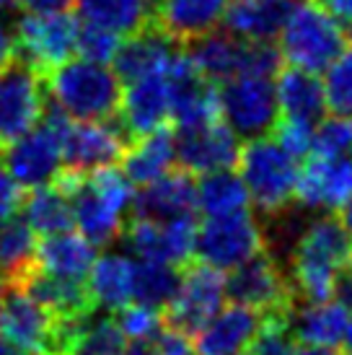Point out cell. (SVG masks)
I'll list each match as a JSON object with an SVG mask.
<instances>
[{"mask_svg": "<svg viewBox=\"0 0 352 355\" xmlns=\"http://www.w3.org/2000/svg\"><path fill=\"white\" fill-rule=\"evenodd\" d=\"M132 267H135V259H130L127 254H114V252L94 259L86 283L96 306L114 314L132 304Z\"/></svg>", "mask_w": 352, "mask_h": 355, "instance_id": "obj_26", "label": "cell"}, {"mask_svg": "<svg viewBox=\"0 0 352 355\" xmlns=\"http://www.w3.org/2000/svg\"><path fill=\"white\" fill-rule=\"evenodd\" d=\"M272 132H274L277 146H280L285 153H290L295 161H298V158H306L311 153L313 125H303V122H295V119L277 117Z\"/></svg>", "mask_w": 352, "mask_h": 355, "instance_id": "obj_39", "label": "cell"}, {"mask_svg": "<svg viewBox=\"0 0 352 355\" xmlns=\"http://www.w3.org/2000/svg\"><path fill=\"white\" fill-rule=\"evenodd\" d=\"M13 55H16V50H13V34H10V29L0 26V68H3Z\"/></svg>", "mask_w": 352, "mask_h": 355, "instance_id": "obj_44", "label": "cell"}, {"mask_svg": "<svg viewBox=\"0 0 352 355\" xmlns=\"http://www.w3.org/2000/svg\"><path fill=\"white\" fill-rule=\"evenodd\" d=\"M322 86H324L326 109L332 114L352 117V44L350 42L326 65V76H324Z\"/></svg>", "mask_w": 352, "mask_h": 355, "instance_id": "obj_35", "label": "cell"}, {"mask_svg": "<svg viewBox=\"0 0 352 355\" xmlns=\"http://www.w3.org/2000/svg\"><path fill=\"white\" fill-rule=\"evenodd\" d=\"M119 125L125 128L130 140L146 135L150 130L171 125V91L168 78L164 76H148L122 86L117 109Z\"/></svg>", "mask_w": 352, "mask_h": 355, "instance_id": "obj_15", "label": "cell"}, {"mask_svg": "<svg viewBox=\"0 0 352 355\" xmlns=\"http://www.w3.org/2000/svg\"><path fill=\"white\" fill-rule=\"evenodd\" d=\"M274 96H277V112L285 119L316 128V122L326 114L324 86L316 73L285 65L274 73Z\"/></svg>", "mask_w": 352, "mask_h": 355, "instance_id": "obj_22", "label": "cell"}, {"mask_svg": "<svg viewBox=\"0 0 352 355\" xmlns=\"http://www.w3.org/2000/svg\"><path fill=\"white\" fill-rule=\"evenodd\" d=\"M49 99L70 119H112L119 109L122 83L114 70L91 60H65L44 76Z\"/></svg>", "mask_w": 352, "mask_h": 355, "instance_id": "obj_2", "label": "cell"}, {"mask_svg": "<svg viewBox=\"0 0 352 355\" xmlns=\"http://www.w3.org/2000/svg\"><path fill=\"white\" fill-rule=\"evenodd\" d=\"M55 329L58 316L21 288L6 286L0 298V340L26 355H55Z\"/></svg>", "mask_w": 352, "mask_h": 355, "instance_id": "obj_12", "label": "cell"}, {"mask_svg": "<svg viewBox=\"0 0 352 355\" xmlns=\"http://www.w3.org/2000/svg\"><path fill=\"white\" fill-rule=\"evenodd\" d=\"M3 291H6V286H3V277H0V298H3Z\"/></svg>", "mask_w": 352, "mask_h": 355, "instance_id": "obj_49", "label": "cell"}, {"mask_svg": "<svg viewBox=\"0 0 352 355\" xmlns=\"http://www.w3.org/2000/svg\"><path fill=\"white\" fill-rule=\"evenodd\" d=\"M340 220H342L344 228H347V231L352 234V198L347 200L342 207H340Z\"/></svg>", "mask_w": 352, "mask_h": 355, "instance_id": "obj_47", "label": "cell"}, {"mask_svg": "<svg viewBox=\"0 0 352 355\" xmlns=\"http://www.w3.org/2000/svg\"><path fill=\"white\" fill-rule=\"evenodd\" d=\"M86 24L130 37L150 21V0H73Z\"/></svg>", "mask_w": 352, "mask_h": 355, "instance_id": "obj_31", "label": "cell"}, {"mask_svg": "<svg viewBox=\"0 0 352 355\" xmlns=\"http://www.w3.org/2000/svg\"><path fill=\"white\" fill-rule=\"evenodd\" d=\"M277 42L285 65L319 76L344 50L350 37L342 24L316 0H293Z\"/></svg>", "mask_w": 352, "mask_h": 355, "instance_id": "obj_3", "label": "cell"}, {"mask_svg": "<svg viewBox=\"0 0 352 355\" xmlns=\"http://www.w3.org/2000/svg\"><path fill=\"white\" fill-rule=\"evenodd\" d=\"M352 270V234L340 216L311 220L290 252V286L295 301L313 304L337 296L342 277Z\"/></svg>", "mask_w": 352, "mask_h": 355, "instance_id": "obj_1", "label": "cell"}, {"mask_svg": "<svg viewBox=\"0 0 352 355\" xmlns=\"http://www.w3.org/2000/svg\"><path fill=\"white\" fill-rule=\"evenodd\" d=\"M326 13H332L342 26H352V0H316Z\"/></svg>", "mask_w": 352, "mask_h": 355, "instance_id": "obj_42", "label": "cell"}, {"mask_svg": "<svg viewBox=\"0 0 352 355\" xmlns=\"http://www.w3.org/2000/svg\"><path fill=\"white\" fill-rule=\"evenodd\" d=\"M21 213L26 223L34 228L37 236H52L62 231H73V210L65 189H60L55 182L42 187L26 189Z\"/></svg>", "mask_w": 352, "mask_h": 355, "instance_id": "obj_29", "label": "cell"}, {"mask_svg": "<svg viewBox=\"0 0 352 355\" xmlns=\"http://www.w3.org/2000/svg\"><path fill=\"white\" fill-rule=\"evenodd\" d=\"M78 19L70 10L55 13H24L13 24V50L29 65L47 76L52 68L62 65L76 55L78 40Z\"/></svg>", "mask_w": 352, "mask_h": 355, "instance_id": "obj_7", "label": "cell"}, {"mask_svg": "<svg viewBox=\"0 0 352 355\" xmlns=\"http://www.w3.org/2000/svg\"><path fill=\"white\" fill-rule=\"evenodd\" d=\"M195 184L197 177H192L184 168H168L166 174L143 184L140 192L132 198V216L148 218L166 223L182 216H195Z\"/></svg>", "mask_w": 352, "mask_h": 355, "instance_id": "obj_17", "label": "cell"}, {"mask_svg": "<svg viewBox=\"0 0 352 355\" xmlns=\"http://www.w3.org/2000/svg\"><path fill=\"white\" fill-rule=\"evenodd\" d=\"M352 150V117L332 114L322 117L313 128L311 153L319 156H347Z\"/></svg>", "mask_w": 352, "mask_h": 355, "instance_id": "obj_36", "label": "cell"}, {"mask_svg": "<svg viewBox=\"0 0 352 355\" xmlns=\"http://www.w3.org/2000/svg\"><path fill=\"white\" fill-rule=\"evenodd\" d=\"M290 355H340L337 347H319V345H295Z\"/></svg>", "mask_w": 352, "mask_h": 355, "instance_id": "obj_45", "label": "cell"}, {"mask_svg": "<svg viewBox=\"0 0 352 355\" xmlns=\"http://www.w3.org/2000/svg\"><path fill=\"white\" fill-rule=\"evenodd\" d=\"M342 355H352V306H350V316H347V327H344V335H342Z\"/></svg>", "mask_w": 352, "mask_h": 355, "instance_id": "obj_46", "label": "cell"}, {"mask_svg": "<svg viewBox=\"0 0 352 355\" xmlns=\"http://www.w3.org/2000/svg\"><path fill=\"white\" fill-rule=\"evenodd\" d=\"M352 198V158L308 153L298 168L295 202L324 213H340Z\"/></svg>", "mask_w": 352, "mask_h": 355, "instance_id": "obj_14", "label": "cell"}, {"mask_svg": "<svg viewBox=\"0 0 352 355\" xmlns=\"http://www.w3.org/2000/svg\"><path fill=\"white\" fill-rule=\"evenodd\" d=\"M114 319H117L119 329L125 332L127 340L137 343V340H153L156 332L164 324V316L158 309H150V306L143 304H127L125 309L114 311Z\"/></svg>", "mask_w": 352, "mask_h": 355, "instance_id": "obj_37", "label": "cell"}, {"mask_svg": "<svg viewBox=\"0 0 352 355\" xmlns=\"http://www.w3.org/2000/svg\"><path fill=\"white\" fill-rule=\"evenodd\" d=\"M350 277H352V270H350Z\"/></svg>", "mask_w": 352, "mask_h": 355, "instance_id": "obj_50", "label": "cell"}, {"mask_svg": "<svg viewBox=\"0 0 352 355\" xmlns=\"http://www.w3.org/2000/svg\"><path fill=\"white\" fill-rule=\"evenodd\" d=\"M267 247L262 226L249 210H238L231 216L205 218L197 223L195 259L223 272L244 265L246 259L256 257Z\"/></svg>", "mask_w": 352, "mask_h": 355, "instance_id": "obj_6", "label": "cell"}, {"mask_svg": "<svg viewBox=\"0 0 352 355\" xmlns=\"http://www.w3.org/2000/svg\"><path fill=\"white\" fill-rule=\"evenodd\" d=\"M94 259H96V247L73 231L39 236L37 241V267L52 275L86 280Z\"/></svg>", "mask_w": 352, "mask_h": 355, "instance_id": "obj_25", "label": "cell"}, {"mask_svg": "<svg viewBox=\"0 0 352 355\" xmlns=\"http://www.w3.org/2000/svg\"><path fill=\"white\" fill-rule=\"evenodd\" d=\"M119 42H122V37L114 34V31L94 26V24H83V26H78L76 52H80V58L83 60L109 65L112 58H114V52H117Z\"/></svg>", "mask_w": 352, "mask_h": 355, "instance_id": "obj_38", "label": "cell"}, {"mask_svg": "<svg viewBox=\"0 0 352 355\" xmlns=\"http://www.w3.org/2000/svg\"><path fill=\"white\" fill-rule=\"evenodd\" d=\"M127 337L119 329L114 314L96 316V311L83 319V324L73 332L62 355H125Z\"/></svg>", "mask_w": 352, "mask_h": 355, "instance_id": "obj_32", "label": "cell"}, {"mask_svg": "<svg viewBox=\"0 0 352 355\" xmlns=\"http://www.w3.org/2000/svg\"><path fill=\"white\" fill-rule=\"evenodd\" d=\"M24 8L21 0H0V13H10V10H19Z\"/></svg>", "mask_w": 352, "mask_h": 355, "instance_id": "obj_48", "label": "cell"}, {"mask_svg": "<svg viewBox=\"0 0 352 355\" xmlns=\"http://www.w3.org/2000/svg\"><path fill=\"white\" fill-rule=\"evenodd\" d=\"M262 314L241 304L223 306L195 335L197 355H244Z\"/></svg>", "mask_w": 352, "mask_h": 355, "instance_id": "obj_20", "label": "cell"}, {"mask_svg": "<svg viewBox=\"0 0 352 355\" xmlns=\"http://www.w3.org/2000/svg\"><path fill=\"white\" fill-rule=\"evenodd\" d=\"M44 104V76L24 58L13 55L0 68V148L26 135L42 119Z\"/></svg>", "mask_w": 352, "mask_h": 355, "instance_id": "obj_9", "label": "cell"}, {"mask_svg": "<svg viewBox=\"0 0 352 355\" xmlns=\"http://www.w3.org/2000/svg\"><path fill=\"white\" fill-rule=\"evenodd\" d=\"M186 52L200 70V76L213 83H223L225 78L236 76L241 70V60H244V40H236L228 31L218 34L210 31L200 40L189 42Z\"/></svg>", "mask_w": 352, "mask_h": 355, "instance_id": "obj_28", "label": "cell"}, {"mask_svg": "<svg viewBox=\"0 0 352 355\" xmlns=\"http://www.w3.org/2000/svg\"><path fill=\"white\" fill-rule=\"evenodd\" d=\"M127 146L130 138L119 125L117 114L112 119H94L78 125L70 122L62 135V168L86 177L96 168L117 166Z\"/></svg>", "mask_w": 352, "mask_h": 355, "instance_id": "obj_11", "label": "cell"}, {"mask_svg": "<svg viewBox=\"0 0 352 355\" xmlns=\"http://www.w3.org/2000/svg\"><path fill=\"white\" fill-rule=\"evenodd\" d=\"M228 0H150V24L174 44L215 31L223 21Z\"/></svg>", "mask_w": 352, "mask_h": 355, "instance_id": "obj_16", "label": "cell"}, {"mask_svg": "<svg viewBox=\"0 0 352 355\" xmlns=\"http://www.w3.org/2000/svg\"><path fill=\"white\" fill-rule=\"evenodd\" d=\"M156 347V355H197L195 350V337L176 329L171 324H161V329L156 332V337L150 340Z\"/></svg>", "mask_w": 352, "mask_h": 355, "instance_id": "obj_40", "label": "cell"}, {"mask_svg": "<svg viewBox=\"0 0 352 355\" xmlns=\"http://www.w3.org/2000/svg\"><path fill=\"white\" fill-rule=\"evenodd\" d=\"M350 316V304L342 298H326L303 304L301 309H290V329L298 345L337 347L342 343L344 327Z\"/></svg>", "mask_w": 352, "mask_h": 355, "instance_id": "obj_23", "label": "cell"}, {"mask_svg": "<svg viewBox=\"0 0 352 355\" xmlns=\"http://www.w3.org/2000/svg\"><path fill=\"white\" fill-rule=\"evenodd\" d=\"M220 119L238 138L270 135L280 117L274 96V76L264 73H236L218 83Z\"/></svg>", "mask_w": 352, "mask_h": 355, "instance_id": "obj_5", "label": "cell"}, {"mask_svg": "<svg viewBox=\"0 0 352 355\" xmlns=\"http://www.w3.org/2000/svg\"><path fill=\"white\" fill-rule=\"evenodd\" d=\"M24 195H26V189L10 177V171L0 161V220H8L16 213H21Z\"/></svg>", "mask_w": 352, "mask_h": 355, "instance_id": "obj_41", "label": "cell"}, {"mask_svg": "<svg viewBox=\"0 0 352 355\" xmlns=\"http://www.w3.org/2000/svg\"><path fill=\"white\" fill-rule=\"evenodd\" d=\"M179 286V267L166 262L135 259L132 267V301L164 311Z\"/></svg>", "mask_w": 352, "mask_h": 355, "instance_id": "obj_33", "label": "cell"}, {"mask_svg": "<svg viewBox=\"0 0 352 355\" xmlns=\"http://www.w3.org/2000/svg\"><path fill=\"white\" fill-rule=\"evenodd\" d=\"M37 241L39 236L16 213L8 220H0V277L3 286H19L24 275L37 265Z\"/></svg>", "mask_w": 352, "mask_h": 355, "instance_id": "obj_27", "label": "cell"}, {"mask_svg": "<svg viewBox=\"0 0 352 355\" xmlns=\"http://www.w3.org/2000/svg\"><path fill=\"white\" fill-rule=\"evenodd\" d=\"M225 272L192 259L179 272L176 293L164 306V322L195 337L225 306Z\"/></svg>", "mask_w": 352, "mask_h": 355, "instance_id": "obj_8", "label": "cell"}, {"mask_svg": "<svg viewBox=\"0 0 352 355\" xmlns=\"http://www.w3.org/2000/svg\"><path fill=\"white\" fill-rule=\"evenodd\" d=\"M176 166L174 153V128L164 125L158 130H150L140 138L130 140V146L122 153L119 168L125 171V177L135 184L143 187L148 182L166 174L168 168Z\"/></svg>", "mask_w": 352, "mask_h": 355, "instance_id": "obj_24", "label": "cell"}, {"mask_svg": "<svg viewBox=\"0 0 352 355\" xmlns=\"http://www.w3.org/2000/svg\"><path fill=\"white\" fill-rule=\"evenodd\" d=\"M21 6L31 13H55V10H68L73 0H21Z\"/></svg>", "mask_w": 352, "mask_h": 355, "instance_id": "obj_43", "label": "cell"}, {"mask_svg": "<svg viewBox=\"0 0 352 355\" xmlns=\"http://www.w3.org/2000/svg\"><path fill=\"white\" fill-rule=\"evenodd\" d=\"M195 205L205 218L231 216L238 210H249V192L234 168H220L197 177Z\"/></svg>", "mask_w": 352, "mask_h": 355, "instance_id": "obj_30", "label": "cell"}, {"mask_svg": "<svg viewBox=\"0 0 352 355\" xmlns=\"http://www.w3.org/2000/svg\"><path fill=\"white\" fill-rule=\"evenodd\" d=\"M225 296L234 304L254 309L256 314L290 311L298 304L283 265L264 252L231 270L225 277Z\"/></svg>", "mask_w": 352, "mask_h": 355, "instance_id": "obj_10", "label": "cell"}, {"mask_svg": "<svg viewBox=\"0 0 352 355\" xmlns=\"http://www.w3.org/2000/svg\"><path fill=\"white\" fill-rule=\"evenodd\" d=\"M295 345L298 343L290 329V311H272L262 314L244 355H290Z\"/></svg>", "mask_w": 352, "mask_h": 355, "instance_id": "obj_34", "label": "cell"}, {"mask_svg": "<svg viewBox=\"0 0 352 355\" xmlns=\"http://www.w3.org/2000/svg\"><path fill=\"white\" fill-rule=\"evenodd\" d=\"M10 288V286H8ZM29 298H34L39 306H44L49 314L68 316V319H80V316H91L98 306L88 291L86 280H70V277L52 275L42 267H31L24 275L19 286Z\"/></svg>", "mask_w": 352, "mask_h": 355, "instance_id": "obj_19", "label": "cell"}, {"mask_svg": "<svg viewBox=\"0 0 352 355\" xmlns=\"http://www.w3.org/2000/svg\"><path fill=\"white\" fill-rule=\"evenodd\" d=\"M293 0H234L225 6V31L244 42H277Z\"/></svg>", "mask_w": 352, "mask_h": 355, "instance_id": "obj_21", "label": "cell"}, {"mask_svg": "<svg viewBox=\"0 0 352 355\" xmlns=\"http://www.w3.org/2000/svg\"><path fill=\"white\" fill-rule=\"evenodd\" d=\"M238 148H241V138L223 119L197 125V128L174 130L176 166L189 171L192 177L234 168Z\"/></svg>", "mask_w": 352, "mask_h": 355, "instance_id": "obj_13", "label": "cell"}, {"mask_svg": "<svg viewBox=\"0 0 352 355\" xmlns=\"http://www.w3.org/2000/svg\"><path fill=\"white\" fill-rule=\"evenodd\" d=\"M176 44L168 37L148 21L146 26L135 34H130L127 40L119 42L117 52L112 58L114 65V76L119 83H132L137 78H148V76H164L168 70V62L174 58Z\"/></svg>", "mask_w": 352, "mask_h": 355, "instance_id": "obj_18", "label": "cell"}, {"mask_svg": "<svg viewBox=\"0 0 352 355\" xmlns=\"http://www.w3.org/2000/svg\"><path fill=\"white\" fill-rule=\"evenodd\" d=\"M236 166L249 192V202H254L264 216H283L295 202L298 164L290 153L277 146L274 138H249L238 148Z\"/></svg>", "mask_w": 352, "mask_h": 355, "instance_id": "obj_4", "label": "cell"}]
</instances>
